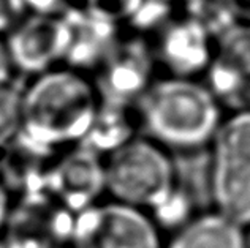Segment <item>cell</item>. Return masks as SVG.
Listing matches in <instances>:
<instances>
[{
	"label": "cell",
	"instance_id": "cell-4",
	"mask_svg": "<svg viewBox=\"0 0 250 248\" xmlns=\"http://www.w3.org/2000/svg\"><path fill=\"white\" fill-rule=\"evenodd\" d=\"M208 152L210 207L250 229V109L227 113Z\"/></svg>",
	"mask_w": 250,
	"mask_h": 248
},
{
	"label": "cell",
	"instance_id": "cell-11",
	"mask_svg": "<svg viewBox=\"0 0 250 248\" xmlns=\"http://www.w3.org/2000/svg\"><path fill=\"white\" fill-rule=\"evenodd\" d=\"M67 21L70 43L63 65L94 75L121 38L124 27L87 10L68 11Z\"/></svg>",
	"mask_w": 250,
	"mask_h": 248
},
{
	"label": "cell",
	"instance_id": "cell-8",
	"mask_svg": "<svg viewBox=\"0 0 250 248\" xmlns=\"http://www.w3.org/2000/svg\"><path fill=\"white\" fill-rule=\"evenodd\" d=\"M44 191L54 204L80 213L106 198L104 158L83 144L46 161Z\"/></svg>",
	"mask_w": 250,
	"mask_h": 248
},
{
	"label": "cell",
	"instance_id": "cell-9",
	"mask_svg": "<svg viewBox=\"0 0 250 248\" xmlns=\"http://www.w3.org/2000/svg\"><path fill=\"white\" fill-rule=\"evenodd\" d=\"M6 49L16 75L32 77L65 63L70 27L67 15L27 13L5 35Z\"/></svg>",
	"mask_w": 250,
	"mask_h": 248
},
{
	"label": "cell",
	"instance_id": "cell-1",
	"mask_svg": "<svg viewBox=\"0 0 250 248\" xmlns=\"http://www.w3.org/2000/svg\"><path fill=\"white\" fill-rule=\"evenodd\" d=\"M100 103L92 75L67 65L27 77L19 89L15 146L35 158L49 160L83 144Z\"/></svg>",
	"mask_w": 250,
	"mask_h": 248
},
{
	"label": "cell",
	"instance_id": "cell-20",
	"mask_svg": "<svg viewBox=\"0 0 250 248\" xmlns=\"http://www.w3.org/2000/svg\"><path fill=\"white\" fill-rule=\"evenodd\" d=\"M15 206H16L15 193L11 191L8 184L0 175V237L6 231V228L10 226L13 212H15Z\"/></svg>",
	"mask_w": 250,
	"mask_h": 248
},
{
	"label": "cell",
	"instance_id": "cell-13",
	"mask_svg": "<svg viewBox=\"0 0 250 248\" xmlns=\"http://www.w3.org/2000/svg\"><path fill=\"white\" fill-rule=\"evenodd\" d=\"M140 134L135 106L102 100L83 146L106 158Z\"/></svg>",
	"mask_w": 250,
	"mask_h": 248
},
{
	"label": "cell",
	"instance_id": "cell-22",
	"mask_svg": "<svg viewBox=\"0 0 250 248\" xmlns=\"http://www.w3.org/2000/svg\"><path fill=\"white\" fill-rule=\"evenodd\" d=\"M165 2H171V3H187V2H192V0H165Z\"/></svg>",
	"mask_w": 250,
	"mask_h": 248
},
{
	"label": "cell",
	"instance_id": "cell-15",
	"mask_svg": "<svg viewBox=\"0 0 250 248\" xmlns=\"http://www.w3.org/2000/svg\"><path fill=\"white\" fill-rule=\"evenodd\" d=\"M146 0H73V10H87L127 29Z\"/></svg>",
	"mask_w": 250,
	"mask_h": 248
},
{
	"label": "cell",
	"instance_id": "cell-5",
	"mask_svg": "<svg viewBox=\"0 0 250 248\" xmlns=\"http://www.w3.org/2000/svg\"><path fill=\"white\" fill-rule=\"evenodd\" d=\"M152 49L160 75L203 79L214 60L217 34L184 5H177L152 35Z\"/></svg>",
	"mask_w": 250,
	"mask_h": 248
},
{
	"label": "cell",
	"instance_id": "cell-12",
	"mask_svg": "<svg viewBox=\"0 0 250 248\" xmlns=\"http://www.w3.org/2000/svg\"><path fill=\"white\" fill-rule=\"evenodd\" d=\"M165 248H250L249 229L210 207L167 234Z\"/></svg>",
	"mask_w": 250,
	"mask_h": 248
},
{
	"label": "cell",
	"instance_id": "cell-3",
	"mask_svg": "<svg viewBox=\"0 0 250 248\" xmlns=\"http://www.w3.org/2000/svg\"><path fill=\"white\" fill-rule=\"evenodd\" d=\"M182 182L176 156L146 136L104 158L106 199L143 212H152Z\"/></svg>",
	"mask_w": 250,
	"mask_h": 248
},
{
	"label": "cell",
	"instance_id": "cell-18",
	"mask_svg": "<svg viewBox=\"0 0 250 248\" xmlns=\"http://www.w3.org/2000/svg\"><path fill=\"white\" fill-rule=\"evenodd\" d=\"M27 13L63 16L73 10V0H22Z\"/></svg>",
	"mask_w": 250,
	"mask_h": 248
},
{
	"label": "cell",
	"instance_id": "cell-10",
	"mask_svg": "<svg viewBox=\"0 0 250 248\" xmlns=\"http://www.w3.org/2000/svg\"><path fill=\"white\" fill-rule=\"evenodd\" d=\"M203 81L227 113L250 109V22L234 21L217 35L214 60Z\"/></svg>",
	"mask_w": 250,
	"mask_h": 248
},
{
	"label": "cell",
	"instance_id": "cell-6",
	"mask_svg": "<svg viewBox=\"0 0 250 248\" xmlns=\"http://www.w3.org/2000/svg\"><path fill=\"white\" fill-rule=\"evenodd\" d=\"M165 237L149 213L104 198L76 215L68 248H165Z\"/></svg>",
	"mask_w": 250,
	"mask_h": 248
},
{
	"label": "cell",
	"instance_id": "cell-19",
	"mask_svg": "<svg viewBox=\"0 0 250 248\" xmlns=\"http://www.w3.org/2000/svg\"><path fill=\"white\" fill-rule=\"evenodd\" d=\"M222 13L238 22H250V0H209Z\"/></svg>",
	"mask_w": 250,
	"mask_h": 248
},
{
	"label": "cell",
	"instance_id": "cell-17",
	"mask_svg": "<svg viewBox=\"0 0 250 248\" xmlns=\"http://www.w3.org/2000/svg\"><path fill=\"white\" fill-rule=\"evenodd\" d=\"M25 15L22 0H0V35L5 37Z\"/></svg>",
	"mask_w": 250,
	"mask_h": 248
},
{
	"label": "cell",
	"instance_id": "cell-16",
	"mask_svg": "<svg viewBox=\"0 0 250 248\" xmlns=\"http://www.w3.org/2000/svg\"><path fill=\"white\" fill-rule=\"evenodd\" d=\"M19 130V89L11 84L0 86V156L18 138Z\"/></svg>",
	"mask_w": 250,
	"mask_h": 248
},
{
	"label": "cell",
	"instance_id": "cell-21",
	"mask_svg": "<svg viewBox=\"0 0 250 248\" xmlns=\"http://www.w3.org/2000/svg\"><path fill=\"white\" fill-rule=\"evenodd\" d=\"M15 76H16V73H15V70H13V65L10 60L8 49H6V43H5V37L0 35V86L11 84Z\"/></svg>",
	"mask_w": 250,
	"mask_h": 248
},
{
	"label": "cell",
	"instance_id": "cell-14",
	"mask_svg": "<svg viewBox=\"0 0 250 248\" xmlns=\"http://www.w3.org/2000/svg\"><path fill=\"white\" fill-rule=\"evenodd\" d=\"M198 212L200 210L196 209L192 191L182 180L165 201L160 202L152 212H149V217L155 221V225L167 236L182 225H186Z\"/></svg>",
	"mask_w": 250,
	"mask_h": 248
},
{
	"label": "cell",
	"instance_id": "cell-7",
	"mask_svg": "<svg viewBox=\"0 0 250 248\" xmlns=\"http://www.w3.org/2000/svg\"><path fill=\"white\" fill-rule=\"evenodd\" d=\"M160 76L150 37L125 30L92 75L103 101L135 106Z\"/></svg>",
	"mask_w": 250,
	"mask_h": 248
},
{
	"label": "cell",
	"instance_id": "cell-2",
	"mask_svg": "<svg viewBox=\"0 0 250 248\" xmlns=\"http://www.w3.org/2000/svg\"><path fill=\"white\" fill-rule=\"evenodd\" d=\"M140 132L169 153L208 150L225 108L203 79L160 75L135 104Z\"/></svg>",
	"mask_w": 250,
	"mask_h": 248
}]
</instances>
